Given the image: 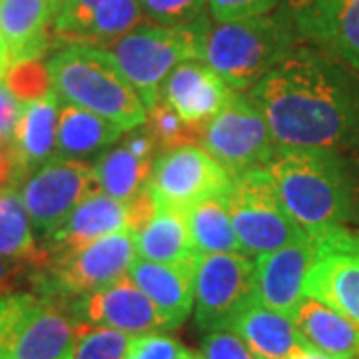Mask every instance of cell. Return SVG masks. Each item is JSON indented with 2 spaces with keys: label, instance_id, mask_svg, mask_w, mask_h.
I'll use <instances>...</instances> for the list:
<instances>
[{
  "label": "cell",
  "instance_id": "74e56055",
  "mask_svg": "<svg viewBox=\"0 0 359 359\" xmlns=\"http://www.w3.org/2000/svg\"><path fill=\"white\" fill-rule=\"evenodd\" d=\"M14 182H22V178L16 164L13 140L0 132V188H11Z\"/></svg>",
  "mask_w": 359,
  "mask_h": 359
},
{
  "label": "cell",
  "instance_id": "836d02e7",
  "mask_svg": "<svg viewBox=\"0 0 359 359\" xmlns=\"http://www.w3.org/2000/svg\"><path fill=\"white\" fill-rule=\"evenodd\" d=\"M6 84L18 96L20 102H28L44 96L46 92H50V78L46 66H42L39 60L32 62H22V65H14L11 74L6 76Z\"/></svg>",
  "mask_w": 359,
  "mask_h": 359
},
{
  "label": "cell",
  "instance_id": "ba28073f",
  "mask_svg": "<svg viewBox=\"0 0 359 359\" xmlns=\"http://www.w3.org/2000/svg\"><path fill=\"white\" fill-rule=\"evenodd\" d=\"M138 257L134 231H118L88 244L54 252L50 268L42 280V295L74 299L98 292L126 278Z\"/></svg>",
  "mask_w": 359,
  "mask_h": 359
},
{
  "label": "cell",
  "instance_id": "f1b7e54d",
  "mask_svg": "<svg viewBox=\"0 0 359 359\" xmlns=\"http://www.w3.org/2000/svg\"><path fill=\"white\" fill-rule=\"evenodd\" d=\"M0 256L30 259L36 256L34 228L20 194L0 188Z\"/></svg>",
  "mask_w": 359,
  "mask_h": 359
},
{
  "label": "cell",
  "instance_id": "1f68e13d",
  "mask_svg": "<svg viewBox=\"0 0 359 359\" xmlns=\"http://www.w3.org/2000/svg\"><path fill=\"white\" fill-rule=\"evenodd\" d=\"M148 132L154 138L156 144H162L164 148H174V146H182V144H190L188 136L198 134L200 130L188 126L180 114L164 100L156 104L154 108L148 112Z\"/></svg>",
  "mask_w": 359,
  "mask_h": 359
},
{
  "label": "cell",
  "instance_id": "52a82bcc",
  "mask_svg": "<svg viewBox=\"0 0 359 359\" xmlns=\"http://www.w3.org/2000/svg\"><path fill=\"white\" fill-rule=\"evenodd\" d=\"M226 200L233 231L245 256H264L309 238L283 210L264 168L236 176Z\"/></svg>",
  "mask_w": 359,
  "mask_h": 359
},
{
  "label": "cell",
  "instance_id": "4fadbf2b",
  "mask_svg": "<svg viewBox=\"0 0 359 359\" xmlns=\"http://www.w3.org/2000/svg\"><path fill=\"white\" fill-rule=\"evenodd\" d=\"M285 13L299 39L359 70V0H287Z\"/></svg>",
  "mask_w": 359,
  "mask_h": 359
},
{
  "label": "cell",
  "instance_id": "f35d334b",
  "mask_svg": "<svg viewBox=\"0 0 359 359\" xmlns=\"http://www.w3.org/2000/svg\"><path fill=\"white\" fill-rule=\"evenodd\" d=\"M321 252H347L359 257V236L346 231V228L334 231L325 238L318 240Z\"/></svg>",
  "mask_w": 359,
  "mask_h": 359
},
{
  "label": "cell",
  "instance_id": "d590c367",
  "mask_svg": "<svg viewBox=\"0 0 359 359\" xmlns=\"http://www.w3.org/2000/svg\"><path fill=\"white\" fill-rule=\"evenodd\" d=\"M280 0H208V8L218 22L244 20L268 14Z\"/></svg>",
  "mask_w": 359,
  "mask_h": 359
},
{
  "label": "cell",
  "instance_id": "ffe728a7",
  "mask_svg": "<svg viewBox=\"0 0 359 359\" xmlns=\"http://www.w3.org/2000/svg\"><path fill=\"white\" fill-rule=\"evenodd\" d=\"M58 114L60 98L54 90L40 98L22 102V112L13 136L14 156L22 180L54 158Z\"/></svg>",
  "mask_w": 359,
  "mask_h": 359
},
{
  "label": "cell",
  "instance_id": "ac0fdd59",
  "mask_svg": "<svg viewBox=\"0 0 359 359\" xmlns=\"http://www.w3.org/2000/svg\"><path fill=\"white\" fill-rule=\"evenodd\" d=\"M162 96L188 126L202 130L233 98V88L205 62L188 60L170 72Z\"/></svg>",
  "mask_w": 359,
  "mask_h": 359
},
{
  "label": "cell",
  "instance_id": "7402d4cb",
  "mask_svg": "<svg viewBox=\"0 0 359 359\" xmlns=\"http://www.w3.org/2000/svg\"><path fill=\"white\" fill-rule=\"evenodd\" d=\"M304 344L335 359L359 358V325L320 299L304 297L292 316Z\"/></svg>",
  "mask_w": 359,
  "mask_h": 359
},
{
  "label": "cell",
  "instance_id": "6da1fadb",
  "mask_svg": "<svg viewBox=\"0 0 359 359\" xmlns=\"http://www.w3.org/2000/svg\"><path fill=\"white\" fill-rule=\"evenodd\" d=\"M252 100L278 148L332 150L359 134V98L337 60L292 50L254 86Z\"/></svg>",
  "mask_w": 359,
  "mask_h": 359
},
{
  "label": "cell",
  "instance_id": "5bb4252c",
  "mask_svg": "<svg viewBox=\"0 0 359 359\" xmlns=\"http://www.w3.org/2000/svg\"><path fill=\"white\" fill-rule=\"evenodd\" d=\"M68 311L78 323L112 327L134 337L170 330L164 316L128 276L98 292L74 297Z\"/></svg>",
  "mask_w": 359,
  "mask_h": 359
},
{
  "label": "cell",
  "instance_id": "d6986e66",
  "mask_svg": "<svg viewBox=\"0 0 359 359\" xmlns=\"http://www.w3.org/2000/svg\"><path fill=\"white\" fill-rule=\"evenodd\" d=\"M194 271L196 264H160L136 257L128 278L150 297L168 327L174 330L194 309Z\"/></svg>",
  "mask_w": 359,
  "mask_h": 359
},
{
  "label": "cell",
  "instance_id": "484cf974",
  "mask_svg": "<svg viewBox=\"0 0 359 359\" xmlns=\"http://www.w3.org/2000/svg\"><path fill=\"white\" fill-rule=\"evenodd\" d=\"M124 130L114 122L72 104H62L56 128V156L78 160L114 144Z\"/></svg>",
  "mask_w": 359,
  "mask_h": 359
},
{
  "label": "cell",
  "instance_id": "9c48e42d",
  "mask_svg": "<svg viewBox=\"0 0 359 359\" xmlns=\"http://www.w3.org/2000/svg\"><path fill=\"white\" fill-rule=\"evenodd\" d=\"M252 302H256V259L242 252L198 256L194 316L202 332L230 330Z\"/></svg>",
  "mask_w": 359,
  "mask_h": 359
},
{
  "label": "cell",
  "instance_id": "8d00e7d4",
  "mask_svg": "<svg viewBox=\"0 0 359 359\" xmlns=\"http://www.w3.org/2000/svg\"><path fill=\"white\" fill-rule=\"evenodd\" d=\"M20 112H22V102L18 100V96L8 88V84L0 82V132L11 140H13Z\"/></svg>",
  "mask_w": 359,
  "mask_h": 359
},
{
  "label": "cell",
  "instance_id": "4dcf8cb0",
  "mask_svg": "<svg viewBox=\"0 0 359 359\" xmlns=\"http://www.w3.org/2000/svg\"><path fill=\"white\" fill-rule=\"evenodd\" d=\"M142 13L162 26H186L205 16L208 0H138Z\"/></svg>",
  "mask_w": 359,
  "mask_h": 359
},
{
  "label": "cell",
  "instance_id": "2e32d148",
  "mask_svg": "<svg viewBox=\"0 0 359 359\" xmlns=\"http://www.w3.org/2000/svg\"><path fill=\"white\" fill-rule=\"evenodd\" d=\"M142 18L138 0H62L54 16V34L72 44H112Z\"/></svg>",
  "mask_w": 359,
  "mask_h": 359
},
{
  "label": "cell",
  "instance_id": "b9f144b4",
  "mask_svg": "<svg viewBox=\"0 0 359 359\" xmlns=\"http://www.w3.org/2000/svg\"><path fill=\"white\" fill-rule=\"evenodd\" d=\"M287 359H335L327 353H321L318 349H311V347H302L299 351H295L294 355H290Z\"/></svg>",
  "mask_w": 359,
  "mask_h": 359
},
{
  "label": "cell",
  "instance_id": "44dd1931",
  "mask_svg": "<svg viewBox=\"0 0 359 359\" xmlns=\"http://www.w3.org/2000/svg\"><path fill=\"white\" fill-rule=\"evenodd\" d=\"M304 295L320 299L359 325V257L347 252H321L309 268Z\"/></svg>",
  "mask_w": 359,
  "mask_h": 359
},
{
  "label": "cell",
  "instance_id": "f546056e",
  "mask_svg": "<svg viewBox=\"0 0 359 359\" xmlns=\"http://www.w3.org/2000/svg\"><path fill=\"white\" fill-rule=\"evenodd\" d=\"M132 337L112 327L80 323L66 359H128Z\"/></svg>",
  "mask_w": 359,
  "mask_h": 359
},
{
  "label": "cell",
  "instance_id": "5b68a950",
  "mask_svg": "<svg viewBox=\"0 0 359 359\" xmlns=\"http://www.w3.org/2000/svg\"><path fill=\"white\" fill-rule=\"evenodd\" d=\"M205 26V16L186 26L138 25L106 48L148 112L160 102L170 72L182 62L200 60Z\"/></svg>",
  "mask_w": 359,
  "mask_h": 359
},
{
  "label": "cell",
  "instance_id": "60d3db41",
  "mask_svg": "<svg viewBox=\"0 0 359 359\" xmlns=\"http://www.w3.org/2000/svg\"><path fill=\"white\" fill-rule=\"evenodd\" d=\"M11 66H13V60H11V50H8V44L0 32V82H4V78L8 76L11 72Z\"/></svg>",
  "mask_w": 359,
  "mask_h": 359
},
{
  "label": "cell",
  "instance_id": "8fae6325",
  "mask_svg": "<svg viewBox=\"0 0 359 359\" xmlns=\"http://www.w3.org/2000/svg\"><path fill=\"white\" fill-rule=\"evenodd\" d=\"M200 144L233 178L264 168L278 150L262 110L252 98L236 94L202 126Z\"/></svg>",
  "mask_w": 359,
  "mask_h": 359
},
{
  "label": "cell",
  "instance_id": "4316f807",
  "mask_svg": "<svg viewBox=\"0 0 359 359\" xmlns=\"http://www.w3.org/2000/svg\"><path fill=\"white\" fill-rule=\"evenodd\" d=\"M152 156L132 152L126 144L108 150L94 164V176L98 190L122 202H134L148 188L152 174Z\"/></svg>",
  "mask_w": 359,
  "mask_h": 359
},
{
  "label": "cell",
  "instance_id": "e0dca14e",
  "mask_svg": "<svg viewBox=\"0 0 359 359\" xmlns=\"http://www.w3.org/2000/svg\"><path fill=\"white\" fill-rule=\"evenodd\" d=\"M321 256L318 240L308 238L302 242L280 248L256 257V299L266 308L294 316L302 304L304 285L309 268Z\"/></svg>",
  "mask_w": 359,
  "mask_h": 359
},
{
  "label": "cell",
  "instance_id": "7bdbcfd3",
  "mask_svg": "<svg viewBox=\"0 0 359 359\" xmlns=\"http://www.w3.org/2000/svg\"><path fill=\"white\" fill-rule=\"evenodd\" d=\"M62 0H52V4H54V8H58V4H60Z\"/></svg>",
  "mask_w": 359,
  "mask_h": 359
},
{
  "label": "cell",
  "instance_id": "d4e9b609",
  "mask_svg": "<svg viewBox=\"0 0 359 359\" xmlns=\"http://www.w3.org/2000/svg\"><path fill=\"white\" fill-rule=\"evenodd\" d=\"M136 254L142 259L160 264H196L198 254L194 250L186 212L174 208L154 205L150 216L134 231Z\"/></svg>",
  "mask_w": 359,
  "mask_h": 359
},
{
  "label": "cell",
  "instance_id": "7c38bea8",
  "mask_svg": "<svg viewBox=\"0 0 359 359\" xmlns=\"http://www.w3.org/2000/svg\"><path fill=\"white\" fill-rule=\"evenodd\" d=\"M96 190L94 166L54 156L22 180L20 198L34 231L50 240L74 208Z\"/></svg>",
  "mask_w": 359,
  "mask_h": 359
},
{
  "label": "cell",
  "instance_id": "7a4b0ae2",
  "mask_svg": "<svg viewBox=\"0 0 359 359\" xmlns=\"http://www.w3.org/2000/svg\"><path fill=\"white\" fill-rule=\"evenodd\" d=\"M264 170L287 216L309 238L321 240L344 228L349 190L332 150L278 148Z\"/></svg>",
  "mask_w": 359,
  "mask_h": 359
},
{
  "label": "cell",
  "instance_id": "d6a6232c",
  "mask_svg": "<svg viewBox=\"0 0 359 359\" xmlns=\"http://www.w3.org/2000/svg\"><path fill=\"white\" fill-rule=\"evenodd\" d=\"M128 359H204L182 346L178 339L164 334H146L132 337Z\"/></svg>",
  "mask_w": 359,
  "mask_h": 359
},
{
  "label": "cell",
  "instance_id": "9a60e30c",
  "mask_svg": "<svg viewBox=\"0 0 359 359\" xmlns=\"http://www.w3.org/2000/svg\"><path fill=\"white\" fill-rule=\"evenodd\" d=\"M152 208L154 202L148 194V188L134 202H122L96 190L88 194L74 208V212L68 216L65 224L54 231V236L50 238L56 245L54 252L80 248L118 231H136L142 226V222L150 216Z\"/></svg>",
  "mask_w": 359,
  "mask_h": 359
},
{
  "label": "cell",
  "instance_id": "277c9868",
  "mask_svg": "<svg viewBox=\"0 0 359 359\" xmlns=\"http://www.w3.org/2000/svg\"><path fill=\"white\" fill-rule=\"evenodd\" d=\"M294 34L287 13L259 14L216 26L208 22L200 60L231 88H250L294 50Z\"/></svg>",
  "mask_w": 359,
  "mask_h": 359
},
{
  "label": "cell",
  "instance_id": "603a6c76",
  "mask_svg": "<svg viewBox=\"0 0 359 359\" xmlns=\"http://www.w3.org/2000/svg\"><path fill=\"white\" fill-rule=\"evenodd\" d=\"M52 0H0V32L14 65L39 60L48 46Z\"/></svg>",
  "mask_w": 359,
  "mask_h": 359
},
{
  "label": "cell",
  "instance_id": "e575fe53",
  "mask_svg": "<svg viewBox=\"0 0 359 359\" xmlns=\"http://www.w3.org/2000/svg\"><path fill=\"white\" fill-rule=\"evenodd\" d=\"M204 359H259L244 339L230 330L208 332L202 341Z\"/></svg>",
  "mask_w": 359,
  "mask_h": 359
},
{
  "label": "cell",
  "instance_id": "8992f818",
  "mask_svg": "<svg viewBox=\"0 0 359 359\" xmlns=\"http://www.w3.org/2000/svg\"><path fill=\"white\" fill-rule=\"evenodd\" d=\"M78 327L72 313L52 297L0 294V359H66Z\"/></svg>",
  "mask_w": 359,
  "mask_h": 359
},
{
  "label": "cell",
  "instance_id": "30bf717a",
  "mask_svg": "<svg viewBox=\"0 0 359 359\" xmlns=\"http://www.w3.org/2000/svg\"><path fill=\"white\" fill-rule=\"evenodd\" d=\"M233 176L204 148L182 144L166 148L152 164L148 194L154 205L188 212L208 198L228 196Z\"/></svg>",
  "mask_w": 359,
  "mask_h": 359
},
{
  "label": "cell",
  "instance_id": "ab89813d",
  "mask_svg": "<svg viewBox=\"0 0 359 359\" xmlns=\"http://www.w3.org/2000/svg\"><path fill=\"white\" fill-rule=\"evenodd\" d=\"M22 259H11V257L0 256V294H6L11 292L20 271H22Z\"/></svg>",
  "mask_w": 359,
  "mask_h": 359
},
{
  "label": "cell",
  "instance_id": "cb8c5ba5",
  "mask_svg": "<svg viewBox=\"0 0 359 359\" xmlns=\"http://www.w3.org/2000/svg\"><path fill=\"white\" fill-rule=\"evenodd\" d=\"M230 332L240 335L259 359H287L308 347L290 316L266 308L257 299L233 320Z\"/></svg>",
  "mask_w": 359,
  "mask_h": 359
},
{
  "label": "cell",
  "instance_id": "83f0119b",
  "mask_svg": "<svg viewBox=\"0 0 359 359\" xmlns=\"http://www.w3.org/2000/svg\"><path fill=\"white\" fill-rule=\"evenodd\" d=\"M228 196L208 198L186 212V222L198 256L242 252L228 210Z\"/></svg>",
  "mask_w": 359,
  "mask_h": 359
},
{
  "label": "cell",
  "instance_id": "3957f363",
  "mask_svg": "<svg viewBox=\"0 0 359 359\" xmlns=\"http://www.w3.org/2000/svg\"><path fill=\"white\" fill-rule=\"evenodd\" d=\"M46 70L52 90L66 104L102 116L124 132L146 124V106L106 48L70 44L52 56Z\"/></svg>",
  "mask_w": 359,
  "mask_h": 359
}]
</instances>
